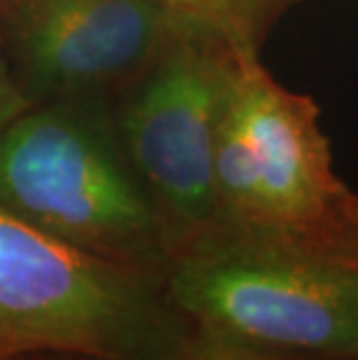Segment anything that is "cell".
<instances>
[{"instance_id":"6da1fadb","label":"cell","mask_w":358,"mask_h":360,"mask_svg":"<svg viewBox=\"0 0 358 360\" xmlns=\"http://www.w3.org/2000/svg\"><path fill=\"white\" fill-rule=\"evenodd\" d=\"M217 228L358 270V195L335 172L321 112L240 53L221 119Z\"/></svg>"},{"instance_id":"7a4b0ae2","label":"cell","mask_w":358,"mask_h":360,"mask_svg":"<svg viewBox=\"0 0 358 360\" xmlns=\"http://www.w3.org/2000/svg\"><path fill=\"white\" fill-rule=\"evenodd\" d=\"M188 328L163 272L84 251L0 202V360H161Z\"/></svg>"},{"instance_id":"3957f363","label":"cell","mask_w":358,"mask_h":360,"mask_svg":"<svg viewBox=\"0 0 358 360\" xmlns=\"http://www.w3.org/2000/svg\"><path fill=\"white\" fill-rule=\"evenodd\" d=\"M0 202L84 251L167 270L158 214L98 98L33 103L0 130Z\"/></svg>"},{"instance_id":"277c9868","label":"cell","mask_w":358,"mask_h":360,"mask_svg":"<svg viewBox=\"0 0 358 360\" xmlns=\"http://www.w3.org/2000/svg\"><path fill=\"white\" fill-rule=\"evenodd\" d=\"M196 326L302 360H358V270L265 237L215 228L165 270Z\"/></svg>"},{"instance_id":"5b68a950","label":"cell","mask_w":358,"mask_h":360,"mask_svg":"<svg viewBox=\"0 0 358 360\" xmlns=\"http://www.w3.org/2000/svg\"><path fill=\"white\" fill-rule=\"evenodd\" d=\"M240 53L188 24L126 91L114 124L161 221L167 263L217 228L215 156Z\"/></svg>"},{"instance_id":"8992f818","label":"cell","mask_w":358,"mask_h":360,"mask_svg":"<svg viewBox=\"0 0 358 360\" xmlns=\"http://www.w3.org/2000/svg\"><path fill=\"white\" fill-rule=\"evenodd\" d=\"M193 21L174 0H24L3 21V53L30 103L98 98L131 86Z\"/></svg>"},{"instance_id":"52a82bcc","label":"cell","mask_w":358,"mask_h":360,"mask_svg":"<svg viewBox=\"0 0 358 360\" xmlns=\"http://www.w3.org/2000/svg\"><path fill=\"white\" fill-rule=\"evenodd\" d=\"M298 0H181L188 14L245 53H258L270 28Z\"/></svg>"},{"instance_id":"ba28073f","label":"cell","mask_w":358,"mask_h":360,"mask_svg":"<svg viewBox=\"0 0 358 360\" xmlns=\"http://www.w3.org/2000/svg\"><path fill=\"white\" fill-rule=\"evenodd\" d=\"M161 360H302L254 347L224 333L191 323L188 333Z\"/></svg>"},{"instance_id":"9c48e42d","label":"cell","mask_w":358,"mask_h":360,"mask_svg":"<svg viewBox=\"0 0 358 360\" xmlns=\"http://www.w3.org/2000/svg\"><path fill=\"white\" fill-rule=\"evenodd\" d=\"M30 105L33 103L21 94V89L17 86V82L12 77L10 65H7L5 53L0 49V130Z\"/></svg>"},{"instance_id":"30bf717a","label":"cell","mask_w":358,"mask_h":360,"mask_svg":"<svg viewBox=\"0 0 358 360\" xmlns=\"http://www.w3.org/2000/svg\"><path fill=\"white\" fill-rule=\"evenodd\" d=\"M12 360H103V358L82 356V354H56V351H47V354H28V356L12 358Z\"/></svg>"},{"instance_id":"8fae6325","label":"cell","mask_w":358,"mask_h":360,"mask_svg":"<svg viewBox=\"0 0 358 360\" xmlns=\"http://www.w3.org/2000/svg\"><path fill=\"white\" fill-rule=\"evenodd\" d=\"M21 3H24V0H0V26H3V21L10 17Z\"/></svg>"},{"instance_id":"7c38bea8","label":"cell","mask_w":358,"mask_h":360,"mask_svg":"<svg viewBox=\"0 0 358 360\" xmlns=\"http://www.w3.org/2000/svg\"><path fill=\"white\" fill-rule=\"evenodd\" d=\"M174 3H177V5H181V0H174ZM181 7H184V5H181ZM184 10H186V7H184ZM191 17H193V14H191Z\"/></svg>"}]
</instances>
